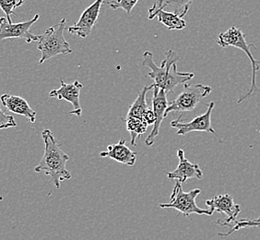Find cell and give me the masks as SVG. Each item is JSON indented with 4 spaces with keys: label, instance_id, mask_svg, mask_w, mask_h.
Instances as JSON below:
<instances>
[{
    "label": "cell",
    "instance_id": "cell-19",
    "mask_svg": "<svg viewBox=\"0 0 260 240\" xmlns=\"http://www.w3.org/2000/svg\"><path fill=\"white\" fill-rule=\"evenodd\" d=\"M123 120L125 121L126 130L131 136V144L137 146L136 140L142 134L147 132L149 126L147 125L143 120L135 117H125Z\"/></svg>",
    "mask_w": 260,
    "mask_h": 240
},
{
    "label": "cell",
    "instance_id": "cell-22",
    "mask_svg": "<svg viewBox=\"0 0 260 240\" xmlns=\"http://www.w3.org/2000/svg\"><path fill=\"white\" fill-rule=\"evenodd\" d=\"M139 1L140 0H110L107 2L105 1V3L108 4L111 9L114 10H123L127 14H131Z\"/></svg>",
    "mask_w": 260,
    "mask_h": 240
},
{
    "label": "cell",
    "instance_id": "cell-11",
    "mask_svg": "<svg viewBox=\"0 0 260 240\" xmlns=\"http://www.w3.org/2000/svg\"><path fill=\"white\" fill-rule=\"evenodd\" d=\"M153 95H152V110L155 115L156 121L150 131V134L145 140V144L147 146H152L155 142L157 137L160 134V125L162 120L165 118V111L168 107V101L165 91L153 85Z\"/></svg>",
    "mask_w": 260,
    "mask_h": 240
},
{
    "label": "cell",
    "instance_id": "cell-13",
    "mask_svg": "<svg viewBox=\"0 0 260 240\" xmlns=\"http://www.w3.org/2000/svg\"><path fill=\"white\" fill-rule=\"evenodd\" d=\"M177 156L179 159V164L176 169L172 172H165L167 177L170 180H177L181 184L186 183L187 180L191 178L202 179L203 172L200 165L193 164L185 158V151L179 149L177 151Z\"/></svg>",
    "mask_w": 260,
    "mask_h": 240
},
{
    "label": "cell",
    "instance_id": "cell-1",
    "mask_svg": "<svg viewBox=\"0 0 260 240\" xmlns=\"http://www.w3.org/2000/svg\"><path fill=\"white\" fill-rule=\"evenodd\" d=\"M42 138L45 143V153L39 165L35 166L36 173H45L50 176V182L56 190L61 188V182L72 178V175L67 169L66 165L70 160V156L62 150L56 142L55 136L50 130H43Z\"/></svg>",
    "mask_w": 260,
    "mask_h": 240
},
{
    "label": "cell",
    "instance_id": "cell-8",
    "mask_svg": "<svg viewBox=\"0 0 260 240\" xmlns=\"http://www.w3.org/2000/svg\"><path fill=\"white\" fill-rule=\"evenodd\" d=\"M40 19V15L36 14L30 20L18 23H10L4 17L0 18V41L6 39H24L30 44L38 42V35L30 33V27Z\"/></svg>",
    "mask_w": 260,
    "mask_h": 240
},
{
    "label": "cell",
    "instance_id": "cell-17",
    "mask_svg": "<svg viewBox=\"0 0 260 240\" xmlns=\"http://www.w3.org/2000/svg\"><path fill=\"white\" fill-rule=\"evenodd\" d=\"M152 89H153V84L150 86H144L142 88V90L139 93L135 102L130 105L126 117H135V118L142 119V115H144L146 111L150 108L148 103H147V98H146L147 94Z\"/></svg>",
    "mask_w": 260,
    "mask_h": 240
},
{
    "label": "cell",
    "instance_id": "cell-7",
    "mask_svg": "<svg viewBox=\"0 0 260 240\" xmlns=\"http://www.w3.org/2000/svg\"><path fill=\"white\" fill-rule=\"evenodd\" d=\"M214 107H215V103L210 102L204 114L196 116L194 119L191 120L189 122H185L184 120H182V115H180L177 119L173 120L171 122V127L176 129L177 130L176 134L182 137L194 131L208 132L215 135L216 131L211 126V114Z\"/></svg>",
    "mask_w": 260,
    "mask_h": 240
},
{
    "label": "cell",
    "instance_id": "cell-20",
    "mask_svg": "<svg viewBox=\"0 0 260 240\" xmlns=\"http://www.w3.org/2000/svg\"><path fill=\"white\" fill-rule=\"evenodd\" d=\"M233 227L227 233H219L218 235L220 237H228L233 235L236 231L240 230L242 228H249V227H260V216L258 218H251V219H241L236 220L233 224Z\"/></svg>",
    "mask_w": 260,
    "mask_h": 240
},
{
    "label": "cell",
    "instance_id": "cell-2",
    "mask_svg": "<svg viewBox=\"0 0 260 240\" xmlns=\"http://www.w3.org/2000/svg\"><path fill=\"white\" fill-rule=\"evenodd\" d=\"M217 44L222 48L229 47V46L238 48V49L243 51L250 60L251 66H252L250 87L245 95L239 97L237 103L241 104L242 102L249 99L257 91L256 74H257V72H258L260 69V61L255 59V57L253 56L252 52H251V49L255 50L256 47L252 44H248L245 40V34L241 31V29L235 27V26L231 27L230 29H228L226 32L220 33L219 36H218V39H217Z\"/></svg>",
    "mask_w": 260,
    "mask_h": 240
},
{
    "label": "cell",
    "instance_id": "cell-4",
    "mask_svg": "<svg viewBox=\"0 0 260 240\" xmlns=\"http://www.w3.org/2000/svg\"><path fill=\"white\" fill-rule=\"evenodd\" d=\"M200 193L201 190L200 189H194L189 192H185L182 188V184L177 181L171 194L170 201L168 203H160V207L162 209H175L185 215V217H188L194 214L211 216L213 213H211L210 209H202L197 205L196 200Z\"/></svg>",
    "mask_w": 260,
    "mask_h": 240
},
{
    "label": "cell",
    "instance_id": "cell-9",
    "mask_svg": "<svg viewBox=\"0 0 260 240\" xmlns=\"http://www.w3.org/2000/svg\"><path fill=\"white\" fill-rule=\"evenodd\" d=\"M206 205L213 214L218 212L225 215V220L217 221V224L220 226L233 225L241 213V206L235 203L233 196L230 194L214 195L210 200H206Z\"/></svg>",
    "mask_w": 260,
    "mask_h": 240
},
{
    "label": "cell",
    "instance_id": "cell-16",
    "mask_svg": "<svg viewBox=\"0 0 260 240\" xmlns=\"http://www.w3.org/2000/svg\"><path fill=\"white\" fill-rule=\"evenodd\" d=\"M158 19V21L162 23L168 30H184L187 26V22L181 16L165 10H154L150 8L149 10V20Z\"/></svg>",
    "mask_w": 260,
    "mask_h": 240
},
{
    "label": "cell",
    "instance_id": "cell-15",
    "mask_svg": "<svg viewBox=\"0 0 260 240\" xmlns=\"http://www.w3.org/2000/svg\"><path fill=\"white\" fill-rule=\"evenodd\" d=\"M125 142V140L121 139L117 143L107 146V150L101 153V157L110 158L112 160L116 161L127 166H134L138 155L136 152L130 150Z\"/></svg>",
    "mask_w": 260,
    "mask_h": 240
},
{
    "label": "cell",
    "instance_id": "cell-14",
    "mask_svg": "<svg viewBox=\"0 0 260 240\" xmlns=\"http://www.w3.org/2000/svg\"><path fill=\"white\" fill-rule=\"evenodd\" d=\"M0 101L2 105L10 113L24 116L29 119L30 123H35L36 121V112L30 107L24 98L18 95L4 94L1 95Z\"/></svg>",
    "mask_w": 260,
    "mask_h": 240
},
{
    "label": "cell",
    "instance_id": "cell-10",
    "mask_svg": "<svg viewBox=\"0 0 260 240\" xmlns=\"http://www.w3.org/2000/svg\"><path fill=\"white\" fill-rule=\"evenodd\" d=\"M104 3L105 0H94L83 11L75 24L68 28V32L71 35L79 36L80 38H87L91 34V31L94 28L96 22L99 19L102 6Z\"/></svg>",
    "mask_w": 260,
    "mask_h": 240
},
{
    "label": "cell",
    "instance_id": "cell-21",
    "mask_svg": "<svg viewBox=\"0 0 260 240\" xmlns=\"http://www.w3.org/2000/svg\"><path fill=\"white\" fill-rule=\"evenodd\" d=\"M26 0H0V10L5 13L6 19L12 23V16H16L15 10L25 3Z\"/></svg>",
    "mask_w": 260,
    "mask_h": 240
},
{
    "label": "cell",
    "instance_id": "cell-3",
    "mask_svg": "<svg viewBox=\"0 0 260 240\" xmlns=\"http://www.w3.org/2000/svg\"><path fill=\"white\" fill-rule=\"evenodd\" d=\"M66 25L67 19L63 18L57 24L47 28L43 35H38L37 48L42 55L39 64H43L46 60L57 55H70L73 52L64 36Z\"/></svg>",
    "mask_w": 260,
    "mask_h": 240
},
{
    "label": "cell",
    "instance_id": "cell-18",
    "mask_svg": "<svg viewBox=\"0 0 260 240\" xmlns=\"http://www.w3.org/2000/svg\"><path fill=\"white\" fill-rule=\"evenodd\" d=\"M194 1L195 0H157V3L152 6L151 9L165 10V9H172L174 13L184 18Z\"/></svg>",
    "mask_w": 260,
    "mask_h": 240
},
{
    "label": "cell",
    "instance_id": "cell-12",
    "mask_svg": "<svg viewBox=\"0 0 260 240\" xmlns=\"http://www.w3.org/2000/svg\"><path fill=\"white\" fill-rule=\"evenodd\" d=\"M60 88L51 91L49 96L58 100L69 102L73 106V110L70 111L69 115L80 116L82 114L80 102V91L83 88L82 83L79 80H75L73 83H66L60 79Z\"/></svg>",
    "mask_w": 260,
    "mask_h": 240
},
{
    "label": "cell",
    "instance_id": "cell-23",
    "mask_svg": "<svg viewBox=\"0 0 260 240\" xmlns=\"http://www.w3.org/2000/svg\"><path fill=\"white\" fill-rule=\"evenodd\" d=\"M17 127V122L12 115H7L0 105V130H8Z\"/></svg>",
    "mask_w": 260,
    "mask_h": 240
},
{
    "label": "cell",
    "instance_id": "cell-5",
    "mask_svg": "<svg viewBox=\"0 0 260 240\" xmlns=\"http://www.w3.org/2000/svg\"><path fill=\"white\" fill-rule=\"evenodd\" d=\"M211 92L212 88L205 84H185L184 91L175 98V100L168 104V107L165 111V117H167L171 113L174 112L184 113L194 110L200 102L207 96H209Z\"/></svg>",
    "mask_w": 260,
    "mask_h": 240
},
{
    "label": "cell",
    "instance_id": "cell-6",
    "mask_svg": "<svg viewBox=\"0 0 260 240\" xmlns=\"http://www.w3.org/2000/svg\"><path fill=\"white\" fill-rule=\"evenodd\" d=\"M165 55V60L161 62L160 67L156 65L154 55L150 51H146L142 55V66L147 67L150 70L147 76L154 81L153 85L164 91L167 83L172 67L180 59V57L172 49L167 51Z\"/></svg>",
    "mask_w": 260,
    "mask_h": 240
},
{
    "label": "cell",
    "instance_id": "cell-24",
    "mask_svg": "<svg viewBox=\"0 0 260 240\" xmlns=\"http://www.w3.org/2000/svg\"><path fill=\"white\" fill-rule=\"evenodd\" d=\"M142 120L145 122L148 126H153L155 123L156 117L152 108H149L146 111L144 115H142Z\"/></svg>",
    "mask_w": 260,
    "mask_h": 240
}]
</instances>
